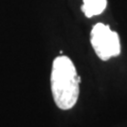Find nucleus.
<instances>
[{
	"mask_svg": "<svg viewBox=\"0 0 127 127\" xmlns=\"http://www.w3.org/2000/svg\"><path fill=\"white\" fill-rule=\"evenodd\" d=\"M79 82L72 61L65 55L54 59L51 71V91L59 109L69 110L75 106L79 95Z\"/></svg>",
	"mask_w": 127,
	"mask_h": 127,
	"instance_id": "obj_1",
	"label": "nucleus"
},
{
	"mask_svg": "<svg viewBox=\"0 0 127 127\" xmlns=\"http://www.w3.org/2000/svg\"><path fill=\"white\" fill-rule=\"evenodd\" d=\"M90 41L98 58L104 62L121 53L120 37L118 33L102 22L96 23L92 28Z\"/></svg>",
	"mask_w": 127,
	"mask_h": 127,
	"instance_id": "obj_2",
	"label": "nucleus"
},
{
	"mask_svg": "<svg viewBox=\"0 0 127 127\" xmlns=\"http://www.w3.org/2000/svg\"><path fill=\"white\" fill-rule=\"evenodd\" d=\"M83 2L82 11L88 18L102 14L107 6V0H83Z\"/></svg>",
	"mask_w": 127,
	"mask_h": 127,
	"instance_id": "obj_3",
	"label": "nucleus"
}]
</instances>
